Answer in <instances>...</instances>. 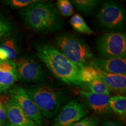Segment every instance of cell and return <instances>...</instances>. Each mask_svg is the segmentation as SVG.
Listing matches in <instances>:
<instances>
[{
  "label": "cell",
  "instance_id": "obj_13",
  "mask_svg": "<svg viewBox=\"0 0 126 126\" xmlns=\"http://www.w3.org/2000/svg\"><path fill=\"white\" fill-rule=\"evenodd\" d=\"M5 106L7 119L9 123L18 126H37L25 114L24 111L13 98L9 97Z\"/></svg>",
  "mask_w": 126,
  "mask_h": 126
},
{
  "label": "cell",
  "instance_id": "obj_19",
  "mask_svg": "<svg viewBox=\"0 0 126 126\" xmlns=\"http://www.w3.org/2000/svg\"><path fill=\"white\" fill-rule=\"evenodd\" d=\"M0 48L7 53L8 60L14 61L18 54V46L16 42L13 38H9L5 40L0 45Z\"/></svg>",
  "mask_w": 126,
  "mask_h": 126
},
{
  "label": "cell",
  "instance_id": "obj_17",
  "mask_svg": "<svg viewBox=\"0 0 126 126\" xmlns=\"http://www.w3.org/2000/svg\"><path fill=\"white\" fill-rule=\"evenodd\" d=\"M70 23L72 28L79 33L85 34H94V31L89 27L85 20L79 14H75L70 19Z\"/></svg>",
  "mask_w": 126,
  "mask_h": 126
},
{
  "label": "cell",
  "instance_id": "obj_1",
  "mask_svg": "<svg viewBox=\"0 0 126 126\" xmlns=\"http://www.w3.org/2000/svg\"><path fill=\"white\" fill-rule=\"evenodd\" d=\"M34 48L37 57L56 78L68 85L84 86L80 77V69L54 46L38 43L34 45Z\"/></svg>",
  "mask_w": 126,
  "mask_h": 126
},
{
  "label": "cell",
  "instance_id": "obj_9",
  "mask_svg": "<svg viewBox=\"0 0 126 126\" xmlns=\"http://www.w3.org/2000/svg\"><path fill=\"white\" fill-rule=\"evenodd\" d=\"M8 92L10 97L17 102L25 114L36 126H43V117L36 104L29 96L24 88L17 86H13Z\"/></svg>",
  "mask_w": 126,
  "mask_h": 126
},
{
  "label": "cell",
  "instance_id": "obj_27",
  "mask_svg": "<svg viewBox=\"0 0 126 126\" xmlns=\"http://www.w3.org/2000/svg\"><path fill=\"white\" fill-rule=\"evenodd\" d=\"M4 126H18L14 125V124H12L9 123H7L5 124Z\"/></svg>",
  "mask_w": 126,
  "mask_h": 126
},
{
  "label": "cell",
  "instance_id": "obj_8",
  "mask_svg": "<svg viewBox=\"0 0 126 126\" xmlns=\"http://www.w3.org/2000/svg\"><path fill=\"white\" fill-rule=\"evenodd\" d=\"M87 113L84 104L77 99H72L59 110L51 126H71L85 117Z\"/></svg>",
  "mask_w": 126,
  "mask_h": 126
},
{
  "label": "cell",
  "instance_id": "obj_11",
  "mask_svg": "<svg viewBox=\"0 0 126 126\" xmlns=\"http://www.w3.org/2000/svg\"><path fill=\"white\" fill-rule=\"evenodd\" d=\"M18 80V72L14 61H0V94L8 92Z\"/></svg>",
  "mask_w": 126,
  "mask_h": 126
},
{
  "label": "cell",
  "instance_id": "obj_5",
  "mask_svg": "<svg viewBox=\"0 0 126 126\" xmlns=\"http://www.w3.org/2000/svg\"><path fill=\"white\" fill-rule=\"evenodd\" d=\"M126 9L113 1H104L96 18L100 27L112 32L124 29L126 23Z\"/></svg>",
  "mask_w": 126,
  "mask_h": 126
},
{
  "label": "cell",
  "instance_id": "obj_4",
  "mask_svg": "<svg viewBox=\"0 0 126 126\" xmlns=\"http://www.w3.org/2000/svg\"><path fill=\"white\" fill-rule=\"evenodd\" d=\"M54 46L79 69L89 65L93 59V52L89 46L71 33L58 34L54 39Z\"/></svg>",
  "mask_w": 126,
  "mask_h": 126
},
{
  "label": "cell",
  "instance_id": "obj_18",
  "mask_svg": "<svg viewBox=\"0 0 126 126\" xmlns=\"http://www.w3.org/2000/svg\"><path fill=\"white\" fill-rule=\"evenodd\" d=\"M82 88L84 91L94 94H110V90L106 84L99 79H96L91 82L85 83Z\"/></svg>",
  "mask_w": 126,
  "mask_h": 126
},
{
  "label": "cell",
  "instance_id": "obj_23",
  "mask_svg": "<svg viewBox=\"0 0 126 126\" xmlns=\"http://www.w3.org/2000/svg\"><path fill=\"white\" fill-rule=\"evenodd\" d=\"M37 1V0H9L5 1V3L12 8L23 9Z\"/></svg>",
  "mask_w": 126,
  "mask_h": 126
},
{
  "label": "cell",
  "instance_id": "obj_6",
  "mask_svg": "<svg viewBox=\"0 0 126 126\" xmlns=\"http://www.w3.org/2000/svg\"><path fill=\"white\" fill-rule=\"evenodd\" d=\"M96 47L104 58H124L126 56V36L120 32L104 33L97 39Z\"/></svg>",
  "mask_w": 126,
  "mask_h": 126
},
{
  "label": "cell",
  "instance_id": "obj_3",
  "mask_svg": "<svg viewBox=\"0 0 126 126\" xmlns=\"http://www.w3.org/2000/svg\"><path fill=\"white\" fill-rule=\"evenodd\" d=\"M29 96L36 104L42 117L51 120L70 99L67 91L43 84H36L25 89Z\"/></svg>",
  "mask_w": 126,
  "mask_h": 126
},
{
  "label": "cell",
  "instance_id": "obj_24",
  "mask_svg": "<svg viewBox=\"0 0 126 126\" xmlns=\"http://www.w3.org/2000/svg\"><path fill=\"white\" fill-rule=\"evenodd\" d=\"M71 126H99V120L96 116H89L83 117Z\"/></svg>",
  "mask_w": 126,
  "mask_h": 126
},
{
  "label": "cell",
  "instance_id": "obj_25",
  "mask_svg": "<svg viewBox=\"0 0 126 126\" xmlns=\"http://www.w3.org/2000/svg\"><path fill=\"white\" fill-rule=\"evenodd\" d=\"M7 116L4 103L0 100V126H4L7 123Z\"/></svg>",
  "mask_w": 126,
  "mask_h": 126
},
{
  "label": "cell",
  "instance_id": "obj_7",
  "mask_svg": "<svg viewBox=\"0 0 126 126\" xmlns=\"http://www.w3.org/2000/svg\"><path fill=\"white\" fill-rule=\"evenodd\" d=\"M14 61L16 66L18 78L23 82L39 84L46 78L43 67L31 57H20Z\"/></svg>",
  "mask_w": 126,
  "mask_h": 126
},
{
  "label": "cell",
  "instance_id": "obj_21",
  "mask_svg": "<svg viewBox=\"0 0 126 126\" xmlns=\"http://www.w3.org/2000/svg\"><path fill=\"white\" fill-rule=\"evenodd\" d=\"M56 5L57 10L64 17H69L72 15L74 12V7L71 2L68 0H58Z\"/></svg>",
  "mask_w": 126,
  "mask_h": 126
},
{
  "label": "cell",
  "instance_id": "obj_14",
  "mask_svg": "<svg viewBox=\"0 0 126 126\" xmlns=\"http://www.w3.org/2000/svg\"><path fill=\"white\" fill-rule=\"evenodd\" d=\"M97 70V69H96ZM97 78L103 82L109 88L110 91L118 94H126V76L124 75L113 74L97 70Z\"/></svg>",
  "mask_w": 126,
  "mask_h": 126
},
{
  "label": "cell",
  "instance_id": "obj_16",
  "mask_svg": "<svg viewBox=\"0 0 126 126\" xmlns=\"http://www.w3.org/2000/svg\"><path fill=\"white\" fill-rule=\"evenodd\" d=\"M71 2L79 12L85 15H91L100 4L98 0H72Z\"/></svg>",
  "mask_w": 126,
  "mask_h": 126
},
{
  "label": "cell",
  "instance_id": "obj_10",
  "mask_svg": "<svg viewBox=\"0 0 126 126\" xmlns=\"http://www.w3.org/2000/svg\"><path fill=\"white\" fill-rule=\"evenodd\" d=\"M76 92L83 99L86 105L96 114L106 116L111 113L109 106L110 94H94L83 90L78 91Z\"/></svg>",
  "mask_w": 126,
  "mask_h": 126
},
{
  "label": "cell",
  "instance_id": "obj_12",
  "mask_svg": "<svg viewBox=\"0 0 126 126\" xmlns=\"http://www.w3.org/2000/svg\"><path fill=\"white\" fill-rule=\"evenodd\" d=\"M89 65L106 73L126 75V60L124 58H95L91 61Z\"/></svg>",
  "mask_w": 126,
  "mask_h": 126
},
{
  "label": "cell",
  "instance_id": "obj_15",
  "mask_svg": "<svg viewBox=\"0 0 126 126\" xmlns=\"http://www.w3.org/2000/svg\"><path fill=\"white\" fill-rule=\"evenodd\" d=\"M109 106L120 119L125 120L126 116V97L124 95H117L110 97Z\"/></svg>",
  "mask_w": 126,
  "mask_h": 126
},
{
  "label": "cell",
  "instance_id": "obj_26",
  "mask_svg": "<svg viewBox=\"0 0 126 126\" xmlns=\"http://www.w3.org/2000/svg\"><path fill=\"white\" fill-rule=\"evenodd\" d=\"M102 126H123V124L117 120H105L102 123Z\"/></svg>",
  "mask_w": 126,
  "mask_h": 126
},
{
  "label": "cell",
  "instance_id": "obj_22",
  "mask_svg": "<svg viewBox=\"0 0 126 126\" xmlns=\"http://www.w3.org/2000/svg\"><path fill=\"white\" fill-rule=\"evenodd\" d=\"M13 29L12 23L0 14V39L9 36L12 32Z\"/></svg>",
  "mask_w": 126,
  "mask_h": 126
},
{
  "label": "cell",
  "instance_id": "obj_2",
  "mask_svg": "<svg viewBox=\"0 0 126 126\" xmlns=\"http://www.w3.org/2000/svg\"><path fill=\"white\" fill-rule=\"evenodd\" d=\"M19 14L26 28L40 34L54 33L63 29L64 22L53 3L37 0L22 9Z\"/></svg>",
  "mask_w": 126,
  "mask_h": 126
},
{
  "label": "cell",
  "instance_id": "obj_20",
  "mask_svg": "<svg viewBox=\"0 0 126 126\" xmlns=\"http://www.w3.org/2000/svg\"><path fill=\"white\" fill-rule=\"evenodd\" d=\"M80 77L84 83H88L97 79V71L91 65L85 66L80 69Z\"/></svg>",
  "mask_w": 126,
  "mask_h": 126
}]
</instances>
